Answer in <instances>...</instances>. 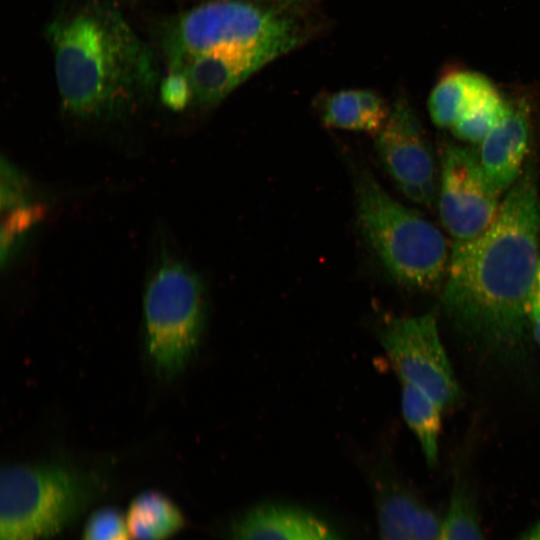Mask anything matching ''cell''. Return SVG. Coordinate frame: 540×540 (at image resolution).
I'll use <instances>...</instances> for the list:
<instances>
[{
	"label": "cell",
	"instance_id": "7a4b0ae2",
	"mask_svg": "<svg viewBox=\"0 0 540 540\" xmlns=\"http://www.w3.org/2000/svg\"><path fill=\"white\" fill-rule=\"evenodd\" d=\"M56 81L65 112L81 120H113L153 93L152 54L121 12L86 0L48 26Z\"/></svg>",
	"mask_w": 540,
	"mask_h": 540
},
{
	"label": "cell",
	"instance_id": "ffe728a7",
	"mask_svg": "<svg viewBox=\"0 0 540 540\" xmlns=\"http://www.w3.org/2000/svg\"><path fill=\"white\" fill-rule=\"evenodd\" d=\"M510 105L499 93L460 118L450 129L463 141L480 143L506 117Z\"/></svg>",
	"mask_w": 540,
	"mask_h": 540
},
{
	"label": "cell",
	"instance_id": "2e32d148",
	"mask_svg": "<svg viewBox=\"0 0 540 540\" xmlns=\"http://www.w3.org/2000/svg\"><path fill=\"white\" fill-rule=\"evenodd\" d=\"M390 111L371 90H342L329 95L321 107V120L331 128L378 134Z\"/></svg>",
	"mask_w": 540,
	"mask_h": 540
},
{
	"label": "cell",
	"instance_id": "8fae6325",
	"mask_svg": "<svg viewBox=\"0 0 540 540\" xmlns=\"http://www.w3.org/2000/svg\"><path fill=\"white\" fill-rule=\"evenodd\" d=\"M530 119L527 104L511 103L509 113L480 142V164L492 184L508 190L518 179L527 162Z\"/></svg>",
	"mask_w": 540,
	"mask_h": 540
},
{
	"label": "cell",
	"instance_id": "4fadbf2b",
	"mask_svg": "<svg viewBox=\"0 0 540 540\" xmlns=\"http://www.w3.org/2000/svg\"><path fill=\"white\" fill-rule=\"evenodd\" d=\"M1 264H8L27 235L45 215L43 205L33 200L26 177L9 161L1 160Z\"/></svg>",
	"mask_w": 540,
	"mask_h": 540
},
{
	"label": "cell",
	"instance_id": "ac0fdd59",
	"mask_svg": "<svg viewBox=\"0 0 540 540\" xmlns=\"http://www.w3.org/2000/svg\"><path fill=\"white\" fill-rule=\"evenodd\" d=\"M401 405L405 421L416 435L427 463L435 465L443 408L427 393L408 383L402 385Z\"/></svg>",
	"mask_w": 540,
	"mask_h": 540
},
{
	"label": "cell",
	"instance_id": "5b68a950",
	"mask_svg": "<svg viewBox=\"0 0 540 540\" xmlns=\"http://www.w3.org/2000/svg\"><path fill=\"white\" fill-rule=\"evenodd\" d=\"M206 315L203 283L183 262L163 257L148 278L143 297L144 338L155 373H181L200 343Z\"/></svg>",
	"mask_w": 540,
	"mask_h": 540
},
{
	"label": "cell",
	"instance_id": "ba28073f",
	"mask_svg": "<svg viewBox=\"0 0 540 540\" xmlns=\"http://www.w3.org/2000/svg\"><path fill=\"white\" fill-rule=\"evenodd\" d=\"M500 191L468 147L447 145L442 153L438 192L442 223L454 243L479 236L493 221Z\"/></svg>",
	"mask_w": 540,
	"mask_h": 540
},
{
	"label": "cell",
	"instance_id": "9c48e42d",
	"mask_svg": "<svg viewBox=\"0 0 540 540\" xmlns=\"http://www.w3.org/2000/svg\"><path fill=\"white\" fill-rule=\"evenodd\" d=\"M375 149L384 169L412 202L430 207L438 194L432 147L414 109L399 98L376 135Z\"/></svg>",
	"mask_w": 540,
	"mask_h": 540
},
{
	"label": "cell",
	"instance_id": "277c9868",
	"mask_svg": "<svg viewBox=\"0 0 540 540\" xmlns=\"http://www.w3.org/2000/svg\"><path fill=\"white\" fill-rule=\"evenodd\" d=\"M354 188L361 234L386 271L408 287H436L450 259L443 234L391 197L366 169L355 171Z\"/></svg>",
	"mask_w": 540,
	"mask_h": 540
},
{
	"label": "cell",
	"instance_id": "8992f818",
	"mask_svg": "<svg viewBox=\"0 0 540 540\" xmlns=\"http://www.w3.org/2000/svg\"><path fill=\"white\" fill-rule=\"evenodd\" d=\"M298 42L286 18L243 1H216L184 14L166 38L168 60L212 51L275 48L286 53Z\"/></svg>",
	"mask_w": 540,
	"mask_h": 540
},
{
	"label": "cell",
	"instance_id": "603a6c76",
	"mask_svg": "<svg viewBox=\"0 0 540 540\" xmlns=\"http://www.w3.org/2000/svg\"><path fill=\"white\" fill-rule=\"evenodd\" d=\"M530 323L537 342L540 345V261L531 300Z\"/></svg>",
	"mask_w": 540,
	"mask_h": 540
},
{
	"label": "cell",
	"instance_id": "7c38bea8",
	"mask_svg": "<svg viewBox=\"0 0 540 540\" xmlns=\"http://www.w3.org/2000/svg\"><path fill=\"white\" fill-rule=\"evenodd\" d=\"M231 540H342L321 518L305 509L283 505L256 506L230 526Z\"/></svg>",
	"mask_w": 540,
	"mask_h": 540
},
{
	"label": "cell",
	"instance_id": "cb8c5ba5",
	"mask_svg": "<svg viewBox=\"0 0 540 540\" xmlns=\"http://www.w3.org/2000/svg\"><path fill=\"white\" fill-rule=\"evenodd\" d=\"M518 540H540V519Z\"/></svg>",
	"mask_w": 540,
	"mask_h": 540
},
{
	"label": "cell",
	"instance_id": "3957f363",
	"mask_svg": "<svg viewBox=\"0 0 540 540\" xmlns=\"http://www.w3.org/2000/svg\"><path fill=\"white\" fill-rule=\"evenodd\" d=\"M96 470L60 461L17 462L0 477V540H49L103 494Z\"/></svg>",
	"mask_w": 540,
	"mask_h": 540
},
{
	"label": "cell",
	"instance_id": "6da1fadb",
	"mask_svg": "<svg viewBox=\"0 0 540 540\" xmlns=\"http://www.w3.org/2000/svg\"><path fill=\"white\" fill-rule=\"evenodd\" d=\"M538 169L527 159L476 238L453 243L442 305L456 329L476 347L503 359L526 348L540 261Z\"/></svg>",
	"mask_w": 540,
	"mask_h": 540
},
{
	"label": "cell",
	"instance_id": "30bf717a",
	"mask_svg": "<svg viewBox=\"0 0 540 540\" xmlns=\"http://www.w3.org/2000/svg\"><path fill=\"white\" fill-rule=\"evenodd\" d=\"M279 49L212 51L168 60V71L182 74L193 102L217 104L257 70L283 55Z\"/></svg>",
	"mask_w": 540,
	"mask_h": 540
},
{
	"label": "cell",
	"instance_id": "44dd1931",
	"mask_svg": "<svg viewBox=\"0 0 540 540\" xmlns=\"http://www.w3.org/2000/svg\"><path fill=\"white\" fill-rule=\"evenodd\" d=\"M81 540H133L126 516L113 507H102L87 519Z\"/></svg>",
	"mask_w": 540,
	"mask_h": 540
},
{
	"label": "cell",
	"instance_id": "9a60e30c",
	"mask_svg": "<svg viewBox=\"0 0 540 540\" xmlns=\"http://www.w3.org/2000/svg\"><path fill=\"white\" fill-rule=\"evenodd\" d=\"M442 520L408 491L392 488L378 505L380 540H439Z\"/></svg>",
	"mask_w": 540,
	"mask_h": 540
},
{
	"label": "cell",
	"instance_id": "e0dca14e",
	"mask_svg": "<svg viewBox=\"0 0 540 540\" xmlns=\"http://www.w3.org/2000/svg\"><path fill=\"white\" fill-rule=\"evenodd\" d=\"M125 516L133 540H169L186 525L179 507L154 490L133 498Z\"/></svg>",
	"mask_w": 540,
	"mask_h": 540
},
{
	"label": "cell",
	"instance_id": "7402d4cb",
	"mask_svg": "<svg viewBox=\"0 0 540 540\" xmlns=\"http://www.w3.org/2000/svg\"><path fill=\"white\" fill-rule=\"evenodd\" d=\"M160 97L163 104L173 111H182L193 102L192 91L186 78L174 71H168L162 80Z\"/></svg>",
	"mask_w": 540,
	"mask_h": 540
},
{
	"label": "cell",
	"instance_id": "52a82bcc",
	"mask_svg": "<svg viewBox=\"0 0 540 540\" xmlns=\"http://www.w3.org/2000/svg\"><path fill=\"white\" fill-rule=\"evenodd\" d=\"M379 339L403 383L421 389L442 408L456 400L458 386L433 314L391 318Z\"/></svg>",
	"mask_w": 540,
	"mask_h": 540
},
{
	"label": "cell",
	"instance_id": "5bb4252c",
	"mask_svg": "<svg viewBox=\"0 0 540 540\" xmlns=\"http://www.w3.org/2000/svg\"><path fill=\"white\" fill-rule=\"evenodd\" d=\"M498 94L496 87L482 74L464 70L449 72L429 96V114L436 126L451 128L460 118Z\"/></svg>",
	"mask_w": 540,
	"mask_h": 540
},
{
	"label": "cell",
	"instance_id": "d6986e66",
	"mask_svg": "<svg viewBox=\"0 0 540 540\" xmlns=\"http://www.w3.org/2000/svg\"><path fill=\"white\" fill-rule=\"evenodd\" d=\"M439 540H486L474 499L463 484L453 489Z\"/></svg>",
	"mask_w": 540,
	"mask_h": 540
}]
</instances>
